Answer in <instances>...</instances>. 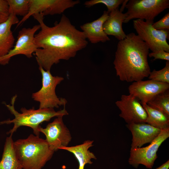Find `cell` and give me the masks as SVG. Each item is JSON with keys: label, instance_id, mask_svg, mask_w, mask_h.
<instances>
[{"label": "cell", "instance_id": "cell-17", "mask_svg": "<svg viewBox=\"0 0 169 169\" xmlns=\"http://www.w3.org/2000/svg\"><path fill=\"white\" fill-rule=\"evenodd\" d=\"M19 22L16 15L11 14L6 21L0 24V57L7 54L13 48L15 38L11 28Z\"/></svg>", "mask_w": 169, "mask_h": 169}, {"label": "cell", "instance_id": "cell-19", "mask_svg": "<svg viewBox=\"0 0 169 169\" xmlns=\"http://www.w3.org/2000/svg\"><path fill=\"white\" fill-rule=\"evenodd\" d=\"M12 135L6 138L2 158L0 169H23L17 156Z\"/></svg>", "mask_w": 169, "mask_h": 169}, {"label": "cell", "instance_id": "cell-24", "mask_svg": "<svg viewBox=\"0 0 169 169\" xmlns=\"http://www.w3.org/2000/svg\"><path fill=\"white\" fill-rule=\"evenodd\" d=\"M123 0H91L87 1L84 5L87 7H90L98 4H103L105 5L107 8V12L109 13L111 11L118 8L119 6L122 4Z\"/></svg>", "mask_w": 169, "mask_h": 169}, {"label": "cell", "instance_id": "cell-16", "mask_svg": "<svg viewBox=\"0 0 169 169\" xmlns=\"http://www.w3.org/2000/svg\"><path fill=\"white\" fill-rule=\"evenodd\" d=\"M126 17L125 13H123L118 8L110 12L103 25L105 34L113 36L119 41L124 39L126 34L123 30L122 24Z\"/></svg>", "mask_w": 169, "mask_h": 169}, {"label": "cell", "instance_id": "cell-28", "mask_svg": "<svg viewBox=\"0 0 169 169\" xmlns=\"http://www.w3.org/2000/svg\"><path fill=\"white\" fill-rule=\"evenodd\" d=\"M169 168V160H168L166 162L156 169H168Z\"/></svg>", "mask_w": 169, "mask_h": 169}, {"label": "cell", "instance_id": "cell-14", "mask_svg": "<svg viewBox=\"0 0 169 169\" xmlns=\"http://www.w3.org/2000/svg\"><path fill=\"white\" fill-rule=\"evenodd\" d=\"M126 126L132 135L131 149L140 148L145 144L151 143L161 131L146 123L127 124Z\"/></svg>", "mask_w": 169, "mask_h": 169}, {"label": "cell", "instance_id": "cell-22", "mask_svg": "<svg viewBox=\"0 0 169 169\" xmlns=\"http://www.w3.org/2000/svg\"><path fill=\"white\" fill-rule=\"evenodd\" d=\"M8 4L9 15L25 16L29 8V0H7Z\"/></svg>", "mask_w": 169, "mask_h": 169}, {"label": "cell", "instance_id": "cell-20", "mask_svg": "<svg viewBox=\"0 0 169 169\" xmlns=\"http://www.w3.org/2000/svg\"><path fill=\"white\" fill-rule=\"evenodd\" d=\"M142 105L147 114L146 123L160 130L169 128V117L146 104Z\"/></svg>", "mask_w": 169, "mask_h": 169}, {"label": "cell", "instance_id": "cell-4", "mask_svg": "<svg viewBox=\"0 0 169 169\" xmlns=\"http://www.w3.org/2000/svg\"><path fill=\"white\" fill-rule=\"evenodd\" d=\"M17 97L16 95L12 97L11 105L5 104L11 113L14 115V118L12 120L8 119L0 121L1 125L14 124L13 128L7 132L8 134L12 135L19 127L25 126L32 128L35 135L39 137L40 132L39 128L41 123L45 121H49L54 117H63L68 114L65 106L63 110L57 111L54 108H39L35 110L33 108L27 109L22 107L20 110L21 113H19L16 110L14 106Z\"/></svg>", "mask_w": 169, "mask_h": 169}, {"label": "cell", "instance_id": "cell-6", "mask_svg": "<svg viewBox=\"0 0 169 169\" xmlns=\"http://www.w3.org/2000/svg\"><path fill=\"white\" fill-rule=\"evenodd\" d=\"M125 6L127 10L124 23L134 19L153 21L155 18L169 8V0H130Z\"/></svg>", "mask_w": 169, "mask_h": 169}, {"label": "cell", "instance_id": "cell-27", "mask_svg": "<svg viewBox=\"0 0 169 169\" xmlns=\"http://www.w3.org/2000/svg\"><path fill=\"white\" fill-rule=\"evenodd\" d=\"M8 4L7 0H0V13L9 15Z\"/></svg>", "mask_w": 169, "mask_h": 169}, {"label": "cell", "instance_id": "cell-10", "mask_svg": "<svg viewBox=\"0 0 169 169\" xmlns=\"http://www.w3.org/2000/svg\"><path fill=\"white\" fill-rule=\"evenodd\" d=\"M29 8L28 14L19 21L16 28L21 25L31 16L41 13L43 16L49 15L61 14L67 9L80 3L79 0H29Z\"/></svg>", "mask_w": 169, "mask_h": 169}, {"label": "cell", "instance_id": "cell-1", "mask_svg": "<svg viewBox=\"0 0 169 169\" xmlns=\"http://www.w3.org/2000/svg\"><path fill=\"white\" fill-rule=\"evenodd\" d=\"M32 16L40 26V30L34 35V41L38 49L34 54L39 67L44 70H50L61 60L74 57L88 45L84 33L77 29L65 15L52 27L45 24L41 14Z\"/></svg>", "mask_w": 169, "mask_h": 169}, {"label": "cell", "instance_id": "cell-11", "mask_svg": "<svg viewBox=\"0 0 169 169\" xmlns=\"http://www.w3.org/2000/svg\"><path fill=\"white\" fill-rule=\"evenodd\" d=\"M39 131L46 136V141L54 151L67 146L71 140L69 131L64 123L63 116H59L45 128L40 126Z\"/></svg>", "mask_w": 169, "mask_h": 169}, {"label": "cell", "instance_id": "cell-29", "mask_svg": "<svg viewBox=\"0 0 169 169\" xmlns=\"http://www.w3.org/2000/svg\"><path fill=\"white\" fill-rule=\"evenodd\" d=\"M9 15L0 13V24L6 21Z\"/></svg>", "mask_w": 169, "mask_h": 169}, {"label": "cell", "instance_id": "cell-25", "mask_svg": "<svg viewBox=\"0 0 169 169\" xmlns=\"http://www.w3.org/2000/svg\"><path fill=\"white\" fill-rule=\"evenodd\" d=\"M153 28L157 30L169 29V13H167L162 18L152 24Z\"/></svg>", "mask_w": 169, "mask_h": 169}, {"label": "cell", "instance_id": "cell-2", "mask_svg": "<svg viewBox=\"0 0 169 169\" xmlns=\"http://www.w3.org/2000/svg\"><path fill=\"white\" fill-rule=\"evenodd\" d=\"M149 50L146 43L133 33L119 41L113 64L120 80L134 82L148 77L151 72L148 61Z\"/></svg>", "mask_w": 169, "mask_h": 169}, {"label": "cell", "instance_id": "cell-23", "mask_svg": "<svg viewBox=\"0 0 169 169\" xmlns=\"http://www.w3.org/2000/svg\"><path fill=\"white\" fill-rule=\"evenodd\" d=\"M150 79L169 84V61H166L165 67L159 70L154 69L151 72Z\"/></svg>", "mask_w": 169, "mask_h": 169}, {"label": "cell", "instance_id": "cell-3", "mask_svg": "<svg viewBox=\"0 0 169 169\" xmlns=\"http://www.w3.org/2000/svg\"><path fill=\"white\" fill-rule=\"evenodd\" d=\"M14 146L23 169H42L54 152L45 140L33 134L18 140Z\"/></svg>", "mask_w": 169, "mask_h": 169}, {"label": "cell", "instance_id": "cell-13", "mask_svg": "<svg viewBox=\"0 0 169 169\" xmlns=\"http://www.w3.org/2000/svg\"><path fill=\"white\" fill-rule=\"evenodd\" d=\"M169 84L149 79L134 82L128 87L129 94L141 104H147L155 96L169 90Z\"/></svg>", "mask_w": 169, "mask_h": 169}, {"label": "cell", "instance_id": "cell-21", "mask_svg": "<svg viewBox=\"0 0 169 169\" xmlns=\"http://www.w3.org/2000/svg\"><path fill=\"white\" fill-rule=\"evenodd\" d=\"M150 107L169 117V90L157 95L146 104Z\"/></svg>", "mask_w": 169, "mask_h": 169}, {"label": "cell", "instance_id": "cell-5", "mask_svg": "<svg viewBox=\"0 0 169 169\" xmlns=\"http://www.w3.org/2000/svg\"><path fill=\"white\" fill-rule=\"evenodd\" d=\"M42 76V86L38 91L33 93V100L39 103V108H58L59 106H65L66 100L59 98L56 95L55 89L64 78L61 76H53L50 70H46L39 67Z\"/></svg>", "mask_w": 169, "mask_h": 169}, {"label": "cell", "instance_id": "cell-15", "mask_svg": "<svg viewBox=\"0 0 169 169\" xmlns=\"http://www.w3.org/2000/svg\"><path fill=\"white\" fill-rule=\"evenodd\" d=\"M109 14L107 11H105L103 14L97 19L80 26L87 39L91 43L95 44L110 40V38L105 33L103 28V24L107 19Z\"/></svg>", "mask_w": 169, "mask_h": 169}, {"label": "cell", "instance_id": "cell-26", "mask_svg": "<svg viewBox=\"0 0 169 169\" xmlns=\"http://www.w3.org/2000/svg\"><path fill=\"white\" fill-rule=\"evenodd\" d=\"M148 56L150 57H154V60L161 59L169 61V53L163 50L151 52L149 54Z\"/></svg>", "mask_w": 169, "mask_h": 169}, {"label": "cell", "instance_id": "cell-7", "mask_svg": "<svg viewBox=\"0 0 169 169\" xmlns=\"http://www.w3.org/2000/svg\"><path fill=\"white\" fill-rule=\"evenodd\" d=\"M153 21L136 19L133 21L137 35L146 43L152 52L163 50L169 53V30H157L153 28Z\"/></svg>", "mask_w": 169, "mask_h": 169}, {"label": "cell", "instance_id": "cell-9", "mask_svg": "<svg viewBox=\"0 0 169 169\" xmlns=\"http://www.w3.org/2000/svg\"><path fill=\"white\" fill-rule=\"evenodd\" d=\"M39 24L34 26L31 28H23L18 32L17 39L15 45L5 56L0 57V64L5 65L8 64L13 56L23 54L28 58L33 57V54L38 48L34 42L36 32L40 29Z\"/></svg>", "mask_w": 169, "mask_h": 169}, {"label": "cell", "instance_id": "cell-18", "mask_svg": "<svg viewBox=\"0 0 169 169\" xmlns=\"http://www.w3.org/2000/svg\"><path fill=\"white\" fill-rule=\"evenodd\" d=\"M93 141L87 140L82 144L72 146H66L62 148L61 150H66L72 153L78 161V169H84L87 164H92V159H96L94 154L89 149L93 146Z\"/></svg>", "mask_w": 169, "mask_h": 169}, {"label": "cell", "instance_id": "cell-8", "mask_svg": "<svg viewBox=\"0 0 169 169\" xmlns=\"http://www.w3.org/2000/svg\"><path fill=\"white\" fill-rule=\"evenodd\" d=\"M169 137V128L161 130L158 135L148 146L130 149L129 164L137 168L140 164L151 169L157 158V152L162 143Z\"/></svg>", "mask_w": 169, "mask_h": 169}, {"label": "cell", "instance_id": "cell-12", "mask_svg": "<svg viewBox=\"0 0 169 169\" xmlns=\"http://www.w3.org/2000/svg\"><path fill=\"white\" fill-rule=\"evenodd\" d=\"M115 103L120 111V116L127 124L146 123L147 113L140 101L133 95H123Z\"/></svg>", "mask_w": 169, "mask_h": 169}]
</instances>
